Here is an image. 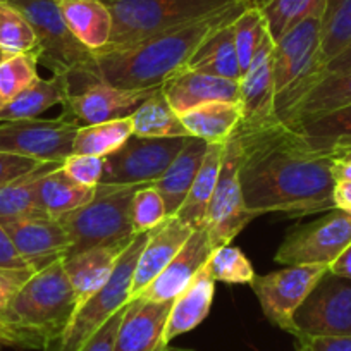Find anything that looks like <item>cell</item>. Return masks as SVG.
Masks as SVG:
<instances>
[{
	"label": "cell",
	"instance_id": "obj_1",
	"mask_svg": "<svg viewBox=\"0 0 351 351\" xmlns=\"http://www.w3.org/2000/svg\"><path fill=\"white\" fill-rule=\"evenodd\" d=\"M241 143L245 205L253 217L269 212L319 214L334 210L332 157L310 150L282 123L255 133H232Z\"/></svg>",
	"mask_w": 351,
	"mask_h": 351
},
{
	"label": "cell",
	"instance_id": "obj_2",
	"mask_svg": "<svg viewBox=\"0 0 351 351\" xmlns=\"http://www.w3.org/2000/svg\"><path fill=\"white\" fill-rule=\"evenodd\" d=\"M248 2H236L215 14L157 33L131 45L95 53L102 81L124 90L160 88L172 74L184 69L198 47L221 26L234 21Z\"/></svg>",
	"mask_w": 351,
	"mask_h": 351
},
{
	"label": "cell",
	"instance_id": "obj_3",
	"mask_svg": "<svg viewBox=\"0 0 351 351\" xmlns=\"http://www.w3.org/2000/svg\"><path fill=\"white\" fill-rule=\"evenodd\" d=\"M76 306L73 286L59 260L28 279L9 306L5 326L18 348L43 350L62 334Z\"/></svg>",
	"mask_w": 351,
	"mask_h": 351
},
{
	"label": "cell",
	"instance_id": "obj_4",
	"mask_svg": "<svg viewBox=\"0 0 351 351\" xmlns=\"http://www.w3.org/2000/svg\"><path fill=\"white\" fill-rule=\"evenodd\" d=\"M25 14L35 29L38 64L53 76L66 77L71 95L90 84L102 81L97 67L95 53L74 38L60 14L57 0H5Z\"/></svg>",
	"mask_w": 351,
	"mask_h": 351
},
{
	"label": "cell",
	"instance_id": "obj_5",
	"mask_svg": "<svg viewBox=\"0 0 351 351\" xmlns=\"http://www.w3.org/2000/svg\"><path fill=\"white\" fill-rule=\"evenodd\" d=\"M236 2L245 0H106L112 14V35L106 49L131 45L157 33L198 21Z\"/></svg>",
	"mask_w": 351,
	"mask_h": 351
},
{
	"label": "cell",
	"instance_id": "obj_6",
	"mask_svg": "<svg viewBox=\"0 0 351 351\" xmlns=\"http://www.w3.org/2000/svg\"><path fill=\"white\" fill-rule=\"evenodd\" d=\"M138 188L99 183L92 200L62 215L59 221L73 241L67 256L93 246L128 245L133 241L136 232L131 222V204Z\"/></svg>",
	"mask_w": 351,
	"mask_h": 351
},
{
	"label": "cell",
	"instance_id": "obj_7",
	"mask_svg": "<svg viewBox=\"0 0 351 351\" xmlns=\"http://www.w3.org/2000/svg\"><path fill=\"white\" fill-rule=\"evenodd\" d=\"M322 16H312L274 42L272 81L279 121L291 112L320 73Z\"/></svg>",
	"mask_w": 351,
	"mask_h": 351
},
{
	"label": "cell",
	"instance_id": "obj_8",
	"mask_svg": "<svg viewBox=\"0 0 351 351\" xmlns=\"http://www.w3.org/2000/svg\"><path fill=\"white\" fill-rule=\"evenodd\" d=\"M148 232H140L128 245L114 269L112 276L100 291L90 296L83 305H80L71 317L69 324L60 336L50 341L42 351H80L107 320L116 315L131 302V285H133L134 267L141 248L147 243Z\"/></svg>",
	"mask_w": 351,
	"mask_h": 351
},
{
	"label": "cell",
	"instance_id": "obj_9",
	"mask_svg": "<svg viewBox=\"0 0 351 351\" xmlns=\"http://www.w3.org/2000/svg\"><path fill=\"white\" fill-rule=\"evenodd\" d=\"M241 157V143L238 136L231 134L224 145L217 186L212 195L205 217V228L214 250L219 246L231 245L232 239L255 219L248 212L243 198L241 181H239Z\"/></svg>",
	"mask_w": 351,
	"mask_h": 351
},
{
	"label": "cell",
	"instance_id": "obj_10",
	"mask_svg": "<svg viewBox=\"0 0 351 351\" xmlns=\"http://www.w3.org/2000/svg\"><path fill=\"white\" fill-rule=\"evenodd\" d=\"M188 138H138L133 134L119 150L104 158L100 183L123 186L154 184L180 154Z\"/></svg>",
	"mask_w": 351,
	"mask_h": 351
},
{
	"label": "cell",
	"instance_id": "obj_11",
	"mask_svg": "<svg viewBox=\"0 0 351 351\" xmlns=\"http://www.w3.org/2000/svg\"><path fill=\"white\" fill-rule=\"evenodd\" d=\"M351 243V214L329 210L322 219L293 229L276 252L282 265H330Z\"/></svg>",
	"mask_w": 351,
	"mask_h": 351
},
{
	"label": "cell",
	"instance_id": "obj_12",
	"mask_svg": "<svg viewBox=\"0 0 351 351\" xmlns=\"http://www.w3.org/2000/svg\"><path fill=\"white\" fill-rule=\"evenodd\" d=\"M327 271L329 265H286L282 271L255 276L252 288L265 317L295 336V312Z\"/></svg>",
	"mask_w": 351,
	"mask_h": 351
},
{
	"label": "cell",
	"instance_id": "obj_13",
	"mask_svg": "<svg viewBox=\"0 0 351 351\" xmlns=\"http://www.w3.org/2000/svg\"><path fill=\"white\" fill-rule=\"evenodd\" d=\"M298 336H351V279L327 271L293 317Z\"/></svg>",
	"mask_w": 351,
	"mask_h": 351
},
{
	"label": "cell",
	"instance_id": "obj_14",
	"mask_svg": "<svg viewBox=\"0 0 351 351\" xmlns=\"http://www.w3.org/2000/svg\"><path fill=\"white\" fill-rule=\"evenodd\" d=\"M80 124L67 119H21L0 123V152L36 162L62 164L73 154Z\"/></svg>",
	"mask_w": 351,
	"mask_h": 351
},
{
	"label": "cell",
	"instance_id": "obj_15",
	"mask_svg": "<svg viewBox=\"0 0 351 351\" xmlns=\"http://www.w3.org/2000/svg\"><path fill=\"white\" fill-rule=\"evenodd\" d=\"M272 50H274V40L267 35L253 62L239 80L241 121L236 128V133H255L281 123L276 114Z\"/></svg>",
	"mask_w": 351,
	"mask_h": 351
},
{
	"label": "cell",
	"instance_id": "obj_16",
	"mask_svg": "<svg viewBox=\"0 0 351 351\" xmlns=\"http://www.w3.org/2000/svg\"><path fill=\"white\" fill-rule=\"evenodd\" d=\"M158 88L152 90H124L106 81H97L90 86L67 97L66 107L69 119L80 126L107 123V121L131 117L134 110Z\"/></svg>",
	"mask_w": 351,
	"mask_h": 351
},
{
	"label": "cell",
	"instance_id": "obj_17",
	"mask_svg": "<svg viewBox=\"0 0 351 351\" xmlns=\"http://www.w3.org/2000/svg\"><path fill=\"white\" fill-rule=\"evenodd\" d=\"M19 255L35 272L64 260L73 241L59 219H26L5 226Z\"/></svg>",
	"mask_w": 351,
	"mask_h": 351
},
{
	"label": "cell",
	"instance_id": "obj_18",
	"mask_svg": "<svg viewBox=\"0 0 351 351\" xmlns=\"http://www.w3.org/2000/svg\"><path fill=\"white\" fill-rule=\"evenodd\" d=\"M172 302L134 298L124 308L112 351H164V330Z\"/></svg>",
	"mask_w": 351,
	"mask_h": 351
},
{
	"label": "cell",
	"instance_id": "obj_19",
	"mask_svg": "<svg viewBox=\"0 0 351 351\" xmlns=\"http://www.w3.org/2000/svg\"><path fill=\"white\" fill-rule=\"evenodd\" d=\"M212 252L214 248L204 224L202 228L195 229L180 253L150 282V286L143 289L138 298L150 300V302H174L176 296L181 295V291L193 281L195 276L207 263Z\"/></svg>",
	"mask_w": 351,
	"mask_h": 351
},
{
	"label": "cell",
	"instance_id": "obj_20",
	"mask_svg": "<svg viewBox=\"0 0 351 351\" xmlns=\"http://www.w3.org/2000/svg\"><path fill=\"white\" fill-rule=\"evenodd\" d=\"M162 93L172 109L181 116L204 104L239 102V81L184 67L162 84Z\"/></svg>",
	"mask_w": 351,
	"mask_h": 351
},
{
	"label": "cell",
	"instance_id": "obj_21",
	"mask_svg": "<svg viewBox=\"0 0 351 351\" xmlns=\"http://www.w3.org/2000/svg\"><path fill=\"white\" fill-rule=\"evenodd\" d=\"M193 231L195 229L172 215L165 219L158 228L148 232V239L141 248L134 267L133 285L130 291L131 300L138 298L143 289L150 286V282L167 267L171 260L183 248L184 243L190 239Z\"/></svg>",
	"mask_w": 351,
	"mask_h": 351
},
{
	"label": "cell",
	"instance_id": "obj_22",
	"mask_svg": "<svg viewBox=\"0 0 351 351\" xmlns=\"http://www.w3.org/2000/svg\"><path fill=\"white\" fill-rule=\"evenodd\" d=\"M128 245L93 246L62 260L77 306L107 285Z\"/></svg>",
	"mask_w": 351,
	"mask_h": 351
},
{
	"label": "cell",
	"instance_id": "obj_23",
	"mask_svg": "<svg viewBox=\"0 0 351 351\" xmlns=\"http://www.w3.org/2000/svg\"><path fill=\"white\" fill-rule=\"evenodd\" d=\"M215 295V281L208 272L207 263L200 269L193 281L176 296L164 330V344L169 346L172 339L186 334L200 326L210 312Z\"/></svg>",
	"mask_w": 351,
	"mask_h": 351
},
{
	"label": "cell",
	"instance_id": "obj_24",
	"mask_svg": "<svg viewBox=\"0 0 351 351\" xmlns=\"http://www.w3.org/2000/svg\"><path fill=\"white\" fill-rule=\"evenodd\" d=\"M207 141L190 136L180 154L171 162V165L165 169L164 174L154 183V188L164 200L169 217L178 214L181 205L186 200L191 184H193L205 154H207Z\"/></svg>",
	"mask_w": 351,
	"mask_h": 351
},
{
	"label": "cell",
	"instance_id": "obj_25",
	"mask_svg": "<svg viewBox=\"0 0 351 351\" xmlns=\"http://www.w3.org/2000/svg\"><path fill=\"white\" fill-rule=\"evenodd\" d=\"M60 14L74 38L92 52L109 45L112 14L106 0H57Z\"/></svg>",
	"mask_w": 351,
	"mask_h": 351
},
{
	"label": "cell",
	"instance_id": "obj_26",
	"mask_svg": "<svg viewBox=\"0 0 351 351\" xmlns=\"http://www.w3.org/2000/svg\"><path fill=\"white\" fill-rule=\"evenodd\" d=\"M351 106V71L337 74H324L305 95L296 102L282 124L288 128L306 119H315L324 114Z\"/></svg>",
	"mask_w": 351,
	"mask_h": 351
},
{
	"label": "cell",
	"instance_id": "obj_27",
	"mask_svg": "<svg viewBox=\"0 0 351 351\" xmlns=\"http://www.w3.org/2000/svg\"><path fill=\"white\" fill-rule=\"evenodd\" d=\"M93 195L95 188L83 186L74 181L60 165L49 169L36 184L38 204L50 219H60L62 215L83 207L92 200Z\"/></svg>",
	"mask_w": 351,
	"mask_h": 351
},
{
	"label": "cell",
	"instance_id": "obj_28",
	"mask_svg": "<svg viewBox=\"0 0 351 351\" xmlns=\"http://www.w3.org/2000/svg\"><path fill=\"white\" fill-rule=\"evenodd\" d=\"M69 95L71 88L66 77L52 76L50 80L38 77L26 90L18 93L14 99L5 102V106L0 109V123L36 119L50 107L66 102Z\"/></svg>",
	"mask_w": 351,
	"mask_h": 351
},
{
	"label": "cell",
	"instance_id": "obj_29",
	"mask_svg": "<svg viewBox=\"0 0 351 351\" xmlns=\"http://www.w3.org/2000/svg\"><path fill=\"white\" fill-rule=\"evenodd\" d=\"M226 143H212L208 145L207 154H205L202 167L195 178L191 190L188 193L186 200L181 205L176 217L190 226L191 229H198L205 224L208 205H210L212 195L217 186L219 172L222 165V155H224Z\"/></svg>",
	"mask_w": 351,
	"mask_h": 351
},
{
	"label": "cell",
	"instance_id": "obj_30",
	"mask_svg": "<svg viewBox=\"0 0 351 351\" xmlns=\"http://www.w3.org/2000/svg\"><path fill=\"white\" fill-rule=\"evenodd\" d=\"M190 136L212 143H226L241 121L239 102H210L181 114Z\"/></svg>",
	"mask_w": 351,
	"mask_h": 351
},
{
	"label": "cell",
	"instance_id": "obj_31",
	"mask_svg": "<svg viewBox=\"0 0 351 351\" xmlns=\"http://www.w3.org/2000/svg\"><path fill=\"white\" fill-rule=\"evenodd\" d=\"M186 67L205 74H212V76L226 77V80H241V67H239L238 53H236L232 23L215 29L198 47Z\"/></svg>",
	"mask_w": 351,
	"mask_h": 351
},
{
	"label": "cell",
	"instance_id": "obj_32",
	"mask_svg": "<svg viewBox=\"0 0 351 351\" xmlns=\"http://www.w3.org/2000/svg\"><path fill=\"white\" fill-rule=\"evenodd\" d=\"M56 165L60 164L43 162L35 171L28 172L26 176L12 181L11 184L0 190V222L2 224L8 226L12 222L26 221V219L49 217L38 204L36 184H38L40 178Z\"/></svg>",
	"mask_w": 351,
	"mask_h": 351
},
{
	"label": "cell",
	"instance_id": "obj_33",
	"mask_svg": "<svg viewBox=\"0 0 351 351\" xmlns=\"http://www.w3.org/2000/svg\"><path fill=\"white\" fill-rule=\"evenodd\" d=\"M134 136L138 138H188L190 133L183 126L181 116L176 112L162 93V86L155 90L131 116Z\"/></svg>",
	"mask_w": 351,
	"mask_h": 351
},
{
	"label": "cell",
	"instance_id": "obj_34",
	"mask_svg": "<svg viewBox=\"0 0 351 351\" xmlns=\"http://www.w3.org/2000/svg\"><path fill=\"white\" fill-rule=\"evenodd\" d=\"M133 134L134 126L131 117L80 126L74 138L73 154L106 158L107 155L119 150Z\"/></svg>",
	"mask_w": 351,
	"mask_h": 351
},
{
	"label": "cell",
	"instance_id": "obj_35",
	"mask_svg": "<svg viewBox=\"0 0 351 351\" xmlns=\"http://www.w3.org/2000/svg\"><path fill=\"white\" fill-rule=\"evenodd\" d=\"M291 130L303 138L310 150L319 155H329L337 141L351 138V106L315 119L302 121L291 126Z\"/></svg>",
	"mask_w": 351,
	"mask_h": 351
},
{
	"label": "cell",
	"instance_id": "obj_36",
	"mask_svg": "<svg viewBox=\"0 0 351 351\" xmlns=\"http://www.w3.org/2000/svg\"><path fill=\"white\" fill-rule=\"evenodd\" d=\"M327 0H263L258 5L274 42L312 16H322Z\"/></svg>",
	"mask_w": 351,
	"mask_h": 351
},
{
	"label": "cell",
	"instance_id": "obj_37",
	"mask_svg": "<svg viewBox=\"0 0 351 351\" xmlns=\"http://www.w3.org/2000/svg\"><path fill=\"white\" fill-rule=\"evenodd\" d=\"M348 45H351V0H327L322 14L320 71Z\"/></svg>",
	"mask_w": 351,
	"mask_h": 351
},
{
	"label": "cell",
	"instance_id": "obj_38",
	"mask_svg": "<svg viewBox=\"0 0 351 351\" xmlns=\"http://www.w3.org/2000/svg\"><path fill=\"white\" fill-rule=\"evenodd\" d=\"M232 33H234L236 53H238L239 67H241V76L250 64L255 59L256 52L262 47L263 40L267 38L269 29L265 25L262 12L256 5L246 8L238 18L232 21Z\"/></svg>",
	"mask_w": 351,
	"mask_h": 351
},
{
	"label": "cell",
	"instance_id": "obj_39",
	"mask_svg": "<svg viewBox=\"0 0 351 351\" xmlns=\"http://www.w3.org/2000/svg\"><path fill=\"white\" fill-rule=\"evenodd\" d=\"M0 47L11 53H36L35 29L21 11L0 0Z\"/></svg>",
	"mask_w": 351,
	"mask_h": 351
},
{
	"label": "cell",
	"instance_id": "obj_40",
	"mask_svg": "<svg viewBox=\"0 0 351 351\" xmlns=\"http://www.w3.org/2000/svg\"><path fill=\"white\" fill-rule=\"evenodd\" d=\"M207 267L214 281L228 285H252L255 271L250 260L239 248L231 245L219 246L207 260Z\"/></svg>",
	"mask_w": 351,
	"mask_h": 351
},
{
	"label": "cell",
	"instance_id": "obj_41",
	"mask_svg": "<svg viewBox=\"0 0 351 351\" xmlns=\"http://www.w3.org/2000/svg\"><path fill=\"white\" fill-rule=\"evenodd\" d=\"M38 57L36 53H14L0 64V93L9 102L18 93L38 80Z\"/></svg>",
	"mask_w": 351,
	"mask_h": 351
},
{
	"label": "cell",
	"instance_id": "obj_42",
	"mask_svg": "<svg viewBox=\"0 0 351 351\" xmlns=\"http://www.w3.org/2000/svg\"><path fill=\"white\" fill-rule=\"evenodd\" d=\"M167 210L160 193L154 184H143L136 190L131 204V222L136 234L150 232L167 219Z\"/></svg>",
	"mask_w": 351,
	"mask_h": 351
},
{
	"label": "cell",
	"instance_id": "obj_43",
	"mask_svg": "<svg viewBox=\"0 0 351 351\" xmlns=\"http://www.w3.org/2000/svg\"><path fill=\"white\" fill-rule=\"evenodd\" d=\"M35 274L32 267H23V269H4L0 267V326L4 327L5 330L11 332L8 326H5V317H8L9 306H11L12 300L16 298L19 291H21L23 286L28 282V279ZM12 339H14V346L16 344V337L14 334L11 332Z\"/></svg>",
	"mask_w": 351,
	"mask_h": 351
},
{
	"label": "cell",
	"instance_id": "obj_44",
	"mask_svg": "<svg viewBox=\"0 0 351 351\" xmlns=\"http://www.w3.org/2000/svg\"><path fill=\"white\" fill-rule=\"evenodd\" d=\"M60 167L66 171L67 176H71L74 181H77L83 186L95 188L102 180L104 158L95 157V155L71 154L60 164Z\"/></svg>",
	"mask_w": 351,
	"mask_h": 351
},
{
	"label": "cell",
	"instance_id": "obj_45",
	"mask_svg": "<svg viewBox=\"0 0 351 351\" xmlns=\"http://www.w3.org/2000/svg\"><path fill=\"white\" fill-rule=\"evenodd\" d=\"M43 162H36L33 158L23 157V155L9 154V152H0V190L12 181L19 180L28 172L35 171Z\"/></svg>",
	"mask_w": 351,
	"mask_h": 351
},
{
	"label": "cell",
	"instance_id": "obj_46",
	"mask_svg": "<svg viewBox=\"0 0 351 351\" xmlns=\"http://www.w3.org/2000/svg\"><path fill=\"white\" fill-rule=\"evenodd\" d=\"M124 308H126V306H124ZM124 308L119 310L116 315L110 317V319L80 348V351H112L114 341H116V332L117 329H119V324L124 315Z\"/></svg>",
	"mask_w": 351,
	"mask_h": 351
},
{
	"label": "cell",
	"instance_id": "obj_47",
	"mask_svg": "<svg viewBox=\"0 0 351 351\" xmlns=\"http://www.w3.org/2000/svg\"><path fill=\"white\" fill-rule=\"evenodd\" d=\"M296 351H351V336H298Z\"/></svg>",
	"mask_w": 351,
	"mask_h": 351
},
{
	"label": "cell",
	"instance_id": "obj_48",
	"mask_svg": "<svg viewBox=\"0 0 351 351\" xmlns=\"http://www.w3.org/2000/svg\"><path fill=\"white\" fill-rule=\"evenodd\" d=\"M0 267L4 269H23L29 267L25 262L21 255H19L18 248L14 246V241L9 236L5 226L0 222Z\"/></svg>",
	"mask_w": 351,
	"mask_h": 351
},
{
	"label": "cell",
	"instance_id": "obj_49",
	"mask_svg": "<svg viewBox=\"0 0 351 351\" xmlns=\"http://www.w3.org/2000/svg\"><path fill=\"white\" fill-rule=\"evenodd\" d=\"M346 71H351V45H348L346 49L341 53H337L332 60L324 66V69L320 71L319 77L324 76V74H337V73H346ZM317 77V80H319Z\"/></svg>",
	"mask_w": 351,
	"mask_h": 351
},
{
	"label": "cell",
	"instance_id": "obj_50",
	"mask_svg": "<svg viewBox=\"0 0 351 351\" xmlns=\"http://www.w3.org/2000/svg\"><path fill=\"white\" fill-rule=\"evenodd\" d=\"M332 198L334 208L351 214V181H337Z\"/></svg>",
	"mask_w": 351,
	"mask_h": 351
},
{
	"label": "cell",
	"instance_id": "obj_51",
	"mask_svg": "<svg viewBox=\"0 0 351 351\" xmlns=\"http://www.w3.org/2000/svg\"><path fill=\"white\" fill-rule=\"evenodd\" d=\"M329 271L332 272V274L341 276V278L351 279V243L348 245V248L330 263Z\"/></svg>",
	"mask_w": 351,
	"mask_h": 351
},
{
	"label": "cell",
	"instance_id": "obj_52",
	"mask_svg": "<svg viewBox=\"0 0 351 351\" xmlns=\"http://www.w3.org/2000/svg\"><path fill=\"white\" fill-rule=\"evenodd\" d=\"M332 174L337 181H351V155L332 157Z\"/></svg>",
	"mask_w": 351,
	"mask_h": 351
},
{
	"label": "cell",
	"instance_id": "obj_53",
	"mask_svg": "<svg viewBox=\"0 0 351 351\" xmlns=\"http://www.w3.org/2000/svg\"><path fill=\"white\" fill-rule=\"evenodd\" d=\"M341 155H351V138L337 141L329 150V157H341Z\"/></svg>",
	"mask_w": 351,
	"mask_h": 351
},
{
	"label": "cell",
	"instance_id": "obj_54",
	"mask_svg": "<svg viewBox=\"0 0 351 351\" xmlns=\"http://www.w3.org/2000/svg\"><path fill=\"white\" fill-rule=\"evenodd\" d=\"M0 344H5V346H14V339H12L11 332H9V330H5L2 326H0Z\"/></svg>",
	"mask_w": 351,
	"mask_h": 351
},
{
	"label": "cell",
	"instance_id": "obj_55",
	"mask_svg": "<svg viewBox=\"0 0 351 351\" xmlns=\"http://www.w3.org/2000/svg\"><path fill=\"white\" fill-rule=\"evenodd\" d=\"M11 56H14V53L8 52V50H4V49H2V47H0V64L5 62V60H8Z\"/></svg>",
	"mask_w": 351,
	"mask_h": 351
},
{
	"label": "cell",
	"instance_id": "obj_56",
	"mask_svg": "<svg viewBox=\"0 0 351 351\" xmlns=\"http://www.w3.org/2000/svg\"><path fill=\"white\" fill-rule=\"evenodd\" d=\"M164 351H193V350H188V348H171V346H167Z\"/></svg>",
	"mask_w": 351,
	"mask_h": 351
},
{
	"label": "cell",
	"instance_id": "obj_57",
	"mask_svg": "<svg viewBox=\"0 0 351 351\" xmlns=\"http://www.w3.org/2000/svg\"><path fill=\"white\" fill-rule=\"evenodd\" d=\"M245 2H248V4H252V5H256V8H258V5L262 4L263 0H245Z\"/></svg>",
	"mask_w": 351,
	"mask_h": 351
},
{
	"label": "cell",
	"instance_id": "obj_58",
	"mask_svg": "<svg viewBox=\"0 0 351 351\" xmlns=\"http://www.w3.org/2000/svg\"><path fill=\"white\" fill-rule=\"evenodd\" d=\"M5 106V99L4 97H2V93H0V109H2V107Z\"/></svg>",
	"mask_w": 351,
	"mask_h": 351
}]
</instances>
